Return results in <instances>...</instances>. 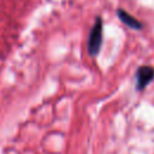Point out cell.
<instances>
[{"mask_svg": "<svg viewBox=\"0 0 154 154\" xmlns=\"http://www.w3.org/2000/svg\"><path fill=\"white\" fill-rule=\"evenodd\" d=\"M101 42H102V23H101V18H97L93 26L88 41V51L91 55H96L99 53Z\"/></svg>", "mask_w": 154, "mask_h": 154, "instance_id": "1", "label": "cell"}, {"mask_svg": "<svg viewBox=\"0 0 154 154\" xmlns=\"http://www.w3.org/2000/svg\"><path fill=\"white\" fill-rule=\"evenodd\" d=\"M154 78V69L152 66H141L136 72L137 89H144Z\"/></svg>", "mask_w": 154, "mask_h": 154, "instance_id": "2", "label": "cell"}, {"mask_svg": "<svg viewBox=\"0 0 154 154\" xmlns=\"http://www.w3.org/2000/svg\"><path fill=\"white\" fill-rule=\"evenodd\" d=\"M118 14H119V18H120L126 25H129L130 28H134V29H140V28H142V24H141L137 19H135L134 17H131L128 12L119 10V11H118Z\"/></svg>", "mask_w": 154, "mask_h": 154, "instance_id": "3", "label": "cell"}]
</instances>
